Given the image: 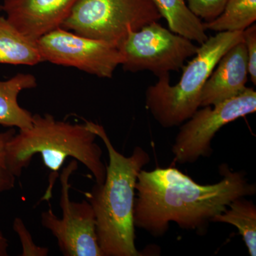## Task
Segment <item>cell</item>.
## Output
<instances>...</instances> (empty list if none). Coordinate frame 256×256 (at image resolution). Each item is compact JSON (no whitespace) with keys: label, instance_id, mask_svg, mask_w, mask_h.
Listing matches in <instances>:
<instances>
[{"label":"cell","instance_id":"21","mask_svg":"<svg viewBox=\"0 0 256 256\" xmlns=\"http://www.w3.org/2000/svg\"><path fill=\"white\" fill-rule=\"evenodd\" d=\"M8 239L5 238L2 232L0 230V256H8Z\"/></svg>","mask_w":256,"mask_h":256},{"label":"cell","instance_id":"18","mask_svg":"<svg viewBox=\"0 0 256 256\" xmlns=\"http://www.w3.org/2000/svg\"><path fill=\"white\" fill-rule=\"evenodd\" d=\"M188 6L198 18L210 22L220 16L227 0H188Z\"/></svg>","mask_w":256,"mask_h":256},{"label":"cell","instance_id":"19","mask_svg":"<svg viewBox=\"0 0 256 256\" xmlns=\"http://www.w3.org/2000/svg\"><path fill=\"white\" fill-rule=\"evenodd\" d=\"M13 228L20 237L22 246V256H46L48 254V248L40 247L34 242L31 234L28 232L22 220L16 218L13 223Z\"/></svg>","mask_w":256,"mask_h":256},{"label":"cell","instance_id":"7","mask_svg":"<svg viewBox=\"0 0 256 256\" xmlns=\"http://www.w3.org/2000/svg\"><path fill=\"white\" fill-rule=\"evenodd\" d=\"M256 110V92L246 88L238 95L213 106L197 110L182 124L172 146L174 161L180 164L194 163L202 156L213 152L212 141L226 124L254 114Z\"/></svg>","mask_w":256,"mask_h":256},{"label":"cell","instance_id":"12","mask_svg":"<svg viewBox=\"0 0 256 256\" xmlns=\"http://www.w3.org/2000/svg\"><path fill=\"white\" fill-rule=\"evenodd\" d=\"M37 86L36 79L30 74H18L15 76L0 82V124L20 130L32 126L33 114L18 105L20 92Z\"/></svg>","mask_w":256,"mask_h":256},{"label":"cell","instance_id":"10","mask_svg":"<svg viewBox=\"0 0 256 256\" xmlns=\"http://www.w3.org/2000/svg\"><path fill=\"white\" fill-rule=\"evenodd\" d=\"M77 0H3L2 11L13 26L34 42L60 28Z\"/></svg>","mask_w":256,"mask_h":256},{"label":"cell","instance_id":"5","mask_svg":"<svg viewBox=\"0 0 256 256\" xmlns=\"http://www.w3.org/2000/svg\"><path fill=\"white\" fill-rule=\"evenodd\" d=\"M161 18L152 0H77L60 28L118 46L130 32Z\"/></svg>","mask_w":256,"mask_h":256},{"label":"cell","instance_id":"16","mask_svg":"<svg viewBox=\"0 0 256 256\" xmlns=\"http://www.w3.org/2000/svg\"><path fill=\"white\" fill-rule=\"evenodd\" d=\"M256 20V0H227L220 16L204 23L206 30L244 32Z\"/></svg>","mask_w":256,"mask_h":256},{"label":"cell","instance_id":"13","mask_svg":"<svg viewBox=\"0 0 256 256\" xmlns=\"http://www.w3.org/2000/svg\"><path fill=\"white\" fill-rule=\"evenodd\" d=\"M170 31L200 45L208 40L201 18L191 11L184 0H152Z\"/></svg>","mask_w":256,"mask_h":256},{"label":"cell","instance_id":"2","mask_svg":"<svg viewBox=\"0 0 256 256\" xmlns=\"http://www.w3.org/2000/svg\"><path fill=\"white\" fill-rule=\"evenodd\" d=\"M86 122L109 156L105 181L86 194L95 212L99 247L104 256H142L136 246L134 196L138 174L149 163L150 156L136 146L130 156H124L116 150L102 126Z\"/></svg>","mask_w":256,"mask_h":256},{"label":"cell","instance_id":"6","mask_svg":"<svg viewBox=\"0 0 256 256\" xmlns=\"http://www.w3.org/2000/svg\"><path fill=\"white\" fill-rule=\"evenodd\" d=\"M126 72L148 70L158 78L178 72L196 54L193 42L163 28L158 22L131 32L118 46Z\"/></svg>","mask_w":256,"mask_h":256},{"label":"cell","instance_id":"14","mask_svg":"<svg viewBox=\"0 0 256 256\" xmlns=\"http://www.w3.org/2000/svg\"><path fill=\"white\" fill-rule=\"evenodd\" d=\"M43 62L36 42L0 16V64L34 66Z\"/></svg>","mask_w":256,"mask_h":256},{"label":"cell","instance_id":"9","mask_svg":"<svg viewBox=\"0 0 256 256\" xmlns=\"http://www.w3.org/2000/svg\"><path fill=\"white\" fill-rule=\"evenodd\" d=\"M44 62L74 67L104 78H112L122 64L117 46L58 28L36 42Z\"/></svg>","mask_w":256,"mask_h":256},{"label":"cell","instance_id":"8","mask_svg":"<svg viewBox=\"0 0 256 256\" xmlns=\"http://www.w3.org/2000/svg\"><path fill=\"white\" fill-rule=\"evenodd\" d=\"M78 169L76 160H72L60 175V206L62 218L52 208L42 212V226L56 238L60 252L65 256H104L98 242L95 212L88 200L73 202L70 198V178Z\"/></svg>","mask_w":256,"mask_h":256},{"label":"cell","instance_id":"11","mask_svg":"<svg viewBox=\"0 0 256 256\" xmlns=\"http://www.w3.org/2000/svg\"><path fill=\"white\" fill-rule=\"evenodd\" d=\"M248 76L245 45L239 42L227 50L207 79L200 107L214 106L238 95L246 88Z\"/></svg>","mask_w":256,"mask_h":256},{"label":"cell","instance_id":"22","mask_svg":"<svg viewBox=\"0 0 256 256\" xmlns=\"http://www.w3.org/2000/svg\"><path fill=\"white\" fill-rule=\"evenodd\" d=\"M0 11H2L1 5H0Z\"/></svg>","mask_w":256,"mask_h":256},{"label":"cell","instance_id":"1","mask_svg":"<svg viewBox=\"0 0 256 256\" xmlns=\"http://www.w3.org/2000/svg\"><path fill=\"white\" fill-rule=\"evenodd\" d=\"M220 171V182L202 185L172 166L141 170L136 185L134 226L156 237L168 232L170 222L186 230H202L234 200L256 193V185L242 172L230 171L225 164Z\"/></svg>","mask_w":256,"mask_h":256},{"label":"cell","instance_id":"15","mask_svg":"<svg viewBox=\"0 0 256 256\" xmlns=\"http://www.w3.org/2000/svg\"><path fill=\"white\" fill-rule=\"evenodd\" d=\"M212 222L233 225L238 228L250 256L256 255V206L245 197L234 200L226 210L215 216Z\"/></svg>","mask_w":256,"mask_h":256},{"label":"cell","instance_id":"17","mask_svg":"<svg viewBox=\"0 0 256 256\" xmlns=\"http://www.w3.org/2000/svg\"><path fill=\"white\" fill-rule=\"evenodd\" d=\"M15 134L16 130L14 128L0 132V196L2 194L14 188L16 176L12 172L6 163V148L8 142Z\"/></svg>","mask_w":256,"mask_h":256},{"label":"cell","instance_id":"20","mask_svg":"<svg viewBox=\"0 0 256 256\" xmlns=\"http://www.w3.org/2000/svg\"><path fill=\"white\" fill-rule=\"evenodd\" d=\"M242 42L246 50L248 75L256 84V25L252 24L242 32Z\"/></svg>","mask_w":256,"mask_h":256},{"label":"cell","instance_id":"4","mask_svg":"<svg viewBox=\"0 0 256 256\" xmlns=\"http://www.w3.org/2000/svg\"><path fill=\"white\" fill-rule=\"evenodd\" d=\"M242 42V32H218L198 47L194 58L184 66L180 82L170 84V74L158 78L146 92V105L160 126H181L200 108L204 86L227 50Z\"/></svg>","mask_w":256,"mask_h":256},{"label":"cell","instance_id":"3","mask_svg":"<svg viewBox=\"0 0 256 256\" xmlns=\"http://www.w3.org/2000/svg\"><path fill=\"white\" fill-rule=\"evenodd\" d=\"M96 138L86 122L70 124L56 120L50 114H34L32 127L20 130L6 144V163L18 178L30 166L33 156L41 154L44 164L52 172L50 184L42 198L48 201L60 170L68 158H74L90 170L97 184L104 182L106 168L101 160L102 151L96 143Z\"/></svg>","mask_w":256,"mask_h":256}]
</instances>
